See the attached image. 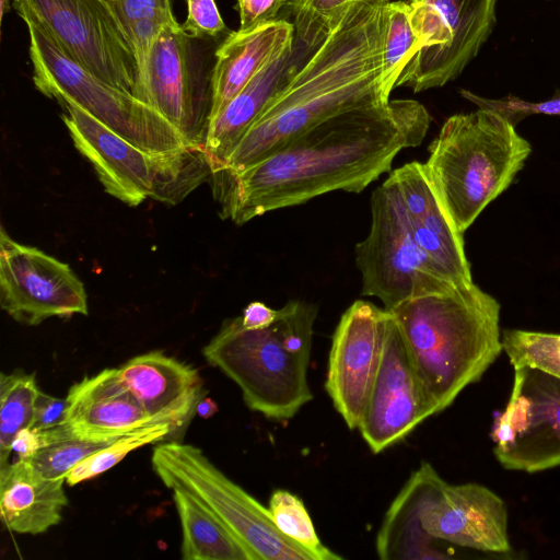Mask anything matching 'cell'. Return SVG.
<instances>
[{
    "instance_id": "obj_3",
    "label": "cell",
    "mask_w": 560,
    "mask_h": 560,
    "mask_svg": "<svg viewBox=\"0 0 560 560\" xmlns=\"http://www.w3.org/2000/svg\"><path fill=\"white\" fill-rule=\"evenodd\" d=\"M500 310L492 295L471 283L389 311L432 416L479 382L503 352Z\"/></svg>"
},
{
    "instance_id": "obj_37",
    "label": "cell",
    "mask_w": 560,
    "mask_h": 560,
    "mask_svg": "<svg viewBox=\"0 0 560 560\" xmlns=\"http://www.w3.org/2000/svg\"><path fill=\"white\" fill-rule=\"evenodd\" d=\"M278 310H273L262 302H252L241 315L242 325L247 329H262L269 327L277 318Z\"/></svg>"
},
{
    "instance_id": "obj_18",
    "label": "cell",
    "mask_w": 560,
    "mask_h": 560,
    "mask_svg": "<svg viewBox=\"0 0 560 560\" xmlns=\"http://www.w3.org/2000/svg\"><path fill=\"white\" fill-rule=\"evenodd\" d=\"M413 237L439 273L454 285L474 283L459 233L443 208L420 162L394 170Z\"/></svg>"
},
{
    "instance_id": "obj_29",
    "label": "cell",
    "mask_w": 560,
    "mask_h": 560,
    "mask_svg": "<svg viewBox=\"0 0 560 560\" xmlns=\"http://www.w3.org/2000/svg\"><path fill=\"white\" fill-rule=\"evenodd\" d=\"M268 510L277 529L288 539L303 548L313 560H340L319 539L303 501L288 490H275Z\"/></svg>"
},
{
    "instance_id": "obj_21",
    "label": "cell",
    "mask_w": 560,
    "mask_h": 560,
    "mask_svg": "<svg viewBox=\"0 0 560 560\" xmlns=\"http://www.w3.org/2000/svg\"><path fill=\"white\" fill-rule=\"evenodd\" d=\"M294 37L293 24L279 19L228 35L215 51L209 121L259 72L293 49Z\"/></svg>"
},
{
    "instance_id": "obj_23",
    "label": "cell",
    "mask_w": 560,
    "mask_h": 560,
    "mask_svg": "<svg viewBox=\"0 0 560 560\" xmlns=\"http://www.w3.org/2000/svg\"><path fill=\"white\" fill-rule=\"evenodd\" d=\"M66 479L39 475L24 459L0 467V511L2 524L11 532L38 535L62 520L68 504Z\"/></svg>"
},
{
    "instance_id": "obj_5",
    "label": "cell",
    "mask_w": 560,
    "mask_h": 560,
    "mask_svg": "<svg viewBox=\"0 0 560 560\" xmlns=\"http://www.w3.org/2000/svg\"><path fill=\"white\" fill-rule=\"evenodd\" d=\"M530 150L515 126L494 109L479 107L445 120L423 164L459 233L511 185Z\"/></svg>"
},
{
    "instance_id": "obj_13",
    "label": "cell",
    "mask_w": 560,
    "mask_h": 560,
    "mask_svg": "<svg viewBox=\"0 0 560 560\" xmlns=\"http://www.w3.org/2000/svg\"><path fill=\"white\" fill-rule=\"evenodd\" d=\"M176 21L162 27L141 69L140 100L159 112L188 145L203 147L211 110L194 46Z\"/></svg>"
},
{
    "instance_id": "obj_19",
    "label": "cell",
    "mask_w": 560,
    "mask_h": 560,
    "mask_svg": "<svg viewBox=\"0 0 560 560\" xmlns=\"http://www.w3.org/2000/svg\"><path fill=\"white\" fill-rule=\"evenodd\" d=\"M118 370L149 416L172 425V440L187 428L206 396L198 370L162 351L133 357Z\"/></svg>"
},
{
    "instance_id": "obj_24",
    "label": "cell",
    "mask_w": 560,
    "mask_h": 560,
    "mask_svg": "<svg viewBox=\"0 0 560 560\" xmlns=\"http://www.w3.org/2000/svg\"><path fill=\"white\" fill-rule=\"evenodd\" d=\"M424 463L411 474L388 508L376 537V551L382 560L447 559L434 538L420 523V502L424 487Z\"/></svg>"
},
{
    "instance_id": "obj_39",
    "label": "cell",
    "mask_w": 560,
    "mask_h": 560,
    "mask_svg": "<svg viewBox=\"0 0 560 560\" xmlns=\"http://www.w3.org/2000/svg\"><path fill=\"white\" fill-rule=\"evenodd\" d=\"M218 411L217 404L209 397H202L196 408V415L202 419H209Z\"/></svg>"
},
{
    "instance_id": "obj_40",
    "label": "cell",
    "mask_w": 560,
    "mask_h": 560,
    "mask_svg": "<svg viewBox=\"0 0 560 560\" xmlns=\"http://www.w3.org/2000/svg\"><path fill=\"white\" fill-rule=\"evenodd\" d=\"M11 0H0V19L2 20L4 14L10 10Z\"/></svg>"
},
{
    "instance_id": "obj_43",
    "label": "cell",
    "mask_w": 560,
    "mask_h": 560,
    "mask_svg": "<svg viewBox=\"0 0 560 560\" xmlns=\"http://www.w3.org/2000/svg\"><path fill=\"white\" fill-rule=\"evenodd\" d=\"M109 1H116V0H109Z\"/></svg>"
},
{
    "instance_id": "obj_25",
    "label": "cell",
    "mask_w": 560,
    "mask_h": 560,
    "mask_svg": "<svg viewBox=\"0 0 560 560\" xmlns=\"http://www.w3.org/2000/svg\"><path fill=\"white\" fill-rule=\"evenodd\" d=\"M179 516L184 560H253L243 544L189 493L174 489Z\"/></svg>"
},
{
    "instance_id": "obj_26",
    "label": "cell",
    "mask_w": 560,
    "mask_h": 560,
    "mask_svg": "<svg viewBox=\"0 0 560 560\" xmlns=\"http://www.w3.org/2000/svg\"><path fill=\"white\" fill-rule=\"evenodd\" d=\"M39 432L42 445L27 462L39 475L51 480L66 479L81 460L116 440L83 438L63 423Z\"/></svg>"
},
{
    "instance_id": "obj_31",
    "label": "cell",
    "mask_w": 560,
    "mask_h": 560,
    "mask_svg": "<svg viewBox=\"0 0 560 560\" xmlns=\"http://www.w3.org/2000/svg\"><path fill=\"white\" fill-rule=\"evenodd\" d=\"M173 439L170 423H156L124 435L106 447L91 454L73 467L66 477L69 486L94 478L118 464L128 453L147 444L160 443Z\"/></svg>"
},
{
    "instance_id": "obj_34",
    "label": "cell",
    "mask_w": 560,
    "mask_h": 560,
    "mask_svg": "<svg viewBox=\"0 0 560 560\" xmlns=\"http://www.w3.org/2000/svg\"><path fill=\"white\" fill-rule=\"evenodd\" d=\"M187 19L182 27L191 38L214 37L225 30L214 0H187Z\"/></svg>"
},
{
    "instance_id": "obj_2",
    "label": "cell",
    "mask_w": 560,
    "mask_h": 560,
    "mask_svg": "<svg viewBox=\"0 0 560 560\" xmlns=\"http://www.w3.org/2000/svg\"><path fill=\"white\" fill-rule=\"evenodd\" d=\"M383 30V4L354 0L214 174H238L335 115L387 104L390 92L382 77Z\"/></svg>"
},
{
    "instance_id": "obj_15",
    "label": "cell",
    "mask_w": 560,
    "mask_h": 560,
    "mask_svg": "<svg viewBox=\"0 0 560 560\" xmlns=\"http://www.w3.org/2000/svg\"><path fill=\"white\" fill-rule=\"evenodd\" d=\"M419 515L423 530L438 541L487 553L513 552L505 502L476 482L451 485L424 462Z\"/></svg>"
},
{
    "instance_id": "obj_38",
    "label": "cell",
    "mask_w": 560,
    "mask_h": 560,
    "mask_svg": "<svg viewBox=\"0 0 560 560\" xmlns=\"http://www.w3.org/2000/svg\"><path fill=\"white\" fill-rule=\"evenodd\" d=\"M42 445L40 432L25 428L16 433L12 442V451L19 456V459H31Z\"/></svg>"
},
{
    "instance_id": "obj_36",
    "label": "cell",
    "mask_w": 560,
    "mask_h": 560,
    "mask_svg": "<svg viewBox=\"0 0 560 560\" xmlns=\"http://www.w3.org/2000/svg\"><path fill=\"white\" fill-rule=\"evenodd\" d=\"M240 28L249 30L259 24L277 20L283 0H237Z\"/></svg>"
},
{
    "instance_id": "obj_17",
    "label": "cell",
    "mask_w": 560,
    "mask_h": 560,
    "mask_svg": "<svg viewBox=\"0 0 560 560\" xmlns=\"http://www.w3.org/2000/svg\"><path fill=\"white\" fill-rule=\"evenodd\" d=\"M431 416L390 313L382 362L358 430L370 450L377 454L404 440Z\"/></svg>"
},
{
    "instance_id": "obj_4",
    "label": "cell",
    "mask_w": 560,
    "mask_h": 560,
    "mask_svg": "<svg viewBox=\"0 0 560 560\" xmlns=\"http://www.w3.org/2000/svg\"><path fill=\"white\" fill-rule=\"evenodd\" d=\"M316 316L315 304L290 301L267 328L247 329L241 316L226 319L202 354L240 387L249 409L291 419L313 398L307 370Z\"/></svg>"
},
{
    "instance_id": "obj_41",
    "label": "cell",
    "mask_w": 560,
    "mask_h": 560,
    "mask_svg": "<svg viewBox=\"0 0 560 560\" xmlns=\"http://www.w3.org/2000/svg\"><path fill=\"white\" fill-rule=\"evenodd\" d=\"M359 1H363L365 3L375 4V5H382V4L389 2V0H359Z\"/></svg>"
},
{
    "instance_id": "obj_42",
    "label": "cell",
    "mask_w": 560,
    "mask_h": 560,
    "mask_svg": "<svg viewBox=\"0 0 560 560\" xmlns=\"http://www.w3.org/2000/svg\"><path fill=\"white\" fill-rule=\"evenodd\" d=\"M291 0H283L284 2V5H288L290 3Z\"/></svg>"
},
{
    "instance_id": "obj_9",
    "label": "cell",
    "mask_w": 560,
    "mask_h": 560,
    "mask_svg": "<svg viewBox=\"0 0 560 560\" xmlns=\"http://www.w3.org/2000/svg\"><path fill=\"white\" fill-rule=\"evenodd\" d=\"M66 56L136 97L141 72L133 44L109 0H12ZM140 100V98H139Z\"/></svg>"
},
{
    "instance_id": "obj_6",
    "label": "cell",
    "mask_w": 560,
    "mask_h": 560,
    "mask_svg": "<svg viewBox=\"0 0 560 560\" xmlns=\"http://www.w3.org/2000/svg\"><path fill=\"white\" fill-rule=\"evenodd\" d=\"M63 122L77 150L93 165L110 196L136 207L147 198L175 205L212 175L203 147L145 151L68 100Z\"/></svg>"
},
{
    "instance_id": "obj_7",
    "label": "cell",
    "mask_w": 560,
    "mask_h": 560,
    "mask_svg": "<svg viewBox=\"0 0 560 560\" xmlns=\"http://www.w3.org/2000/svg\"><path fill=\"white\" fill-rule=\"evenodd\" d=\"M151 464L168 489L189 493L218 517L253 560H313L277 529L268 506L226 477L200 448L163 441L153 447Z\"/></svg>"
},
{
    "instance_id": "obj_10",
    "label": "cell",
    "mask_w": 560,
    "mask_h": 560,
    "mask_svg": "<svg viewBox=\"0 0 560 560\" xmlns=\"http://www.w3.org/2000/svg\"><path fill=\"white\" fill-rule=\"evenodd\" d=\"M371 228L355 245V265L364 296L393 310L400 303L453 289L417 244L400 192L392 174L371 198Z\"/></svg>"
},
{
    "instance_id": "obj_22",
    "label": "cell",
    "mask_w": 560,
    "mask_h": 560,
    "mask_svg": "<svg viewBox=\"0 0 560 560\" xmlns=\"http://www.w3.org/2000/svg\"><path fill=\"white\" fill-rule=\"evenodd\" d=\"M298 48L259 72L208 125L203 149L212 174L220 172L242 138L301 65Z\"/></svg>"
},
{
    "instance_id": "obj_14",
    "label": "cell",
    "mask_w": 560,
    "mask_h": 560,
    "mask_svg": "<svg viewBox=\"0 0 560 560\" xmlns=\"http://www.w3.org/2000/svg\"><path fill=\"white\" fill-rule=\"evenodd\" d=\"M0 306L14 320L36 326L49 317L88 315V296L70 266L0 232Z\"/></svg>"
},
{
    "instance_id": "obj_16",
    "label": "cell",
    "mask_w": 560,
    "mask_h": 560,
    "mask_svg": "<svg viewBox=\"0 0 560 560\" xmlns=\"http://www.w3.org/2000/svg\"><path fill=\"white\" fill-rule=\"evenodd\" d=\"M390 313L358 300L331 339L325 389L350 430L358 429L380 370Z\"/></svg>"
},
{
    "instance_id": "obj_8",
    "label": "cell",
    "mask_w": 560,
    "mask_h": 560,
    "mask_svg": "<svg viewBox=\"0 0 560 560\" xmlns=\"http://www.w3.org/2000/svg\"><path fill=\"white\" fill-rule=\"evenodd\" d=\"M33 82L47 97L68 100L132 144L150 152L187 147L154 108L113 86L66 56L37 26L26 24Z\"/></svg>"
},
{
    "instance_id": "obj_33",
    "label": "cell",
    "mask_w": 560,
    "mask_h": 560,
    "mask_svg": "<svg viewBox=\"0 0 560 560\" xmlns=\"http://www.w3.org/2000/svg\"><path fill=\"white\" fill-rule=\"evenodd\" d=\"M464 97L477 104L480 108H490L502 114L514 126L529 114L560 115V91L550 100L540 103H528L514 96L502 100H488L468 91H462Z\"/></svg>"
},
{
    "instance_id": "obj_27",
    "label": "cell",
    "mask_w": 560,
    "mask_h": 560,
    "mask_svg": "<svg viewBox=\"0 0 560 560\" xmlns=\"http://www.w3.org/2000/svg\"><path fill=\"white\" fill-rule=\"evenodd\" d=\"M39 389L33 374L14 372L0 377V467L9 464L19 431L31 428Z\"/></svg>"
},
{
    "instance_id": "obj_1",
    "label": "cell",
    "mask_w": 560,
    "mask_h": 560,
    "mask_svg": "<svg viewBox=\"0 0 560 560\" xmlns=\"http://www.w3.org/2000/svg\"><path fill=\"white\" fill-rule=\"evenodd\" d=\"M431 122L413 100L354 108L306 130L234 175H211L221 215L236 224L334 190L360 192L404 149L422 143Z\"/></svg>"
},
{
    "instance_id": "obj_11",
    "label": "cell",
    "mask_w": 560,
    "mask_h": 560,
    "mask_svg": "<svg viewBox=\"0 0 560 560\" xmlns=\"http://www.w3.org/2000/svg\"><path fill=\"white\" fill-rule=\"evenodd\" d=\"M497 1L409 0L419 49L395 88L422 92L456 79L490 36Z\"/></svg>"
},
{
    "instance_id": "obj_35",
    "label": "cell",
    "mask_w": 560,
    "mask_h": 560,
    "mask_svg": "<svg viewBox=\"0 0 560 560\" xmlns=\"http://www.w3.org/2000/svg\"><path fill=\"white\" fill-rule=\"evenodd\" d=\"M66 409V398H58L39 390L35 400L31 428L43 431L63 423Z\"/></svg>"
},
{
    "instance_id": "obj_12",
    "label": "cell",
    "mask_w": 560,
    "mask_h": 560,
    "mask_svg": "<svg viewBox=\"0 0 560 560\" xmlns=\"http://www.w3.org/2000/svg\"><path fill=\"white\" fill-rule=\"evenodd\" d=\"M490 438L499 464L528 474L560 466V378L532 368L514 369L510 398Z\"/></svg>"
},
{
    "instance_id": "obj_20",
    "label": "cell",
    "mask_w": 560,
    "mask_h": 560,
    "mask_svg": "<svg viewBox=\"0 0 560 560\" xmlns=\"http://www.w3.org/2000/svg\"><path fill=\"white\" fill-rule=\"evenodd\" d=\"M66 399L63 424L83 438L115 440L159 423L125 384L118 369L83 377L69 388Z\"/></svg>"
},
{
    "instance_id": "obj_30",
    "label": "cell",
    "mask_w": 560,
    "mask_h": 560,
    "mask_svg": "<svg viewBox=\"0 0 560 560\" xmlns=\"http://www.w3.org/2000/svg\"><path fill=\"white\" fill-rule=\"evenodd\" d=\"M502 346L513 369L527 366L560 378V334L504 329Z\"/></svg>"
},
{
    "instance_id": "obj_32",
    "label": "cell",
    "mask_w": 560,
    "mask_h": 560,
    "mask_svg": "<svg viewBox=\"0 0 560 560\" xmlns=\"http://www.w3.org/2000/svg\"><path fill=\"white\" fill-rule=\"evenodd\" d=\"M354 0H291L294 35L310 52L316 50L341 22Z\"/></svg>"
},
{
    "instance_id": "obj_28",
    "label": "cell",
    "mask_w": 560,
    "mask_h": 560,
    "mask_svg": "<svg viewBox=\"0 0 560 560\" xmlns=\"http://www.w3.org/2000/svg\"><path fill=\"white\" fill-rule=\"evenodd\" d=\"M382 77L388 92L419 49L406 1L383 4Z\"/></svg>"
}]
</instances>
